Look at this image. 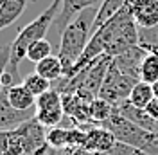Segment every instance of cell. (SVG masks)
Masks as SVG:
<instances>
[{"label":"cell","instance_id":"6da1fadb","mask_svg":"<svg viewBox=\"0 0 158 155\" xmlns=\"http://www.w3.org/2000/svg\"><path fill=\"white\" fill-rule=\"evenodd\" d=\"M63 6V0H52L49 7L45 11H41L36 18L32 20L31 24H27L25 27H22L16 34V38L9 43V63H7V74L13 78L15 83H22L20 81V74L18 69L22 60L27 58V51L29 47L38 42V40L45 38L49 27L56 22L59 15V9Z\"/></svg>","mask_w":158,"mask_h":155},{"label":"cell","instance_id":"7a4b0ae2","mask_svg":"<svg viewBox=\"0 0 158 155\" xmlns=\"http://www.w3.org/2000/svg\"><path fill=\"white\" fill-rule=\"evenodd\" d=\"M95 13H97V9H94V7L85 9L61 33L58 56L65 67V76H69V72L79 61V58L83 56L85 49L88 45L90 38H92V25H94Z\"/></svg>","mask_w":158,"mask_h":155},{"label":"cell","instance_id":"3957f363","mask_svg":"<svg viewBox=\"0 0 158 155\" xmlns=\"http://www.w3.org/2000/svg\"><path fill=\"white\" fill-rule=\"evenodd\" d=\"M135 83H137V79L122 74L113 63H110L106 78L102 81V87L99 90L97 97L111 103L113 107H118L122 101H126L129 97V92H131V88H133Z\"/></svg>","mask_w":158,"mask_h":155},{"label":"cell","instance_id":"277c9868","mask_svg":"<svg viewBox=\"0 0 158 155\" xmlns=\"http://www.w3.org/2000/svg\"><path fill=\"white\" fill-rule=\"evenodd\" d=\"M16 130H18L20 137H22L25 155H45L47 153V148H50V146L47 143L45 126L40 125L34 117L29 119V121H25V123H22Z\"/></svg>","mask_w":158,"mask_h":155},{"label":"cell","instance_id":"5b68a950","mask_svg":"<svg viewBox=\"0 0 158 155\" xmlns=\"http://www.w3.org/2000/svg\"><path fill=\"white\" fill-rule=\"evenodd\" d=\"M36 114V110H16L9 103L7 97V87L2 88L0 92V132H7V130H15L18 128L22 123L32 119Z\"/></svg>","mask_w":158,"mask_h":155},{"label":"cell","instance_id":"8992f818","mask_svg":"<svg viewBox=\"0 0 158 155\" xmlns=\"http://www.w3.org/2000/svg\"><path fill=\"white\" fill-rule=\"evenodd\" d=\"M128 7L138 29H149L158 24V0H128Z\"/></svg>","mask_w":158,"mask_h":155},{"label":"cell","instance_id":"52a82bcc","mask_svg":"<svg viewBox=\"0 0 158 155\" xmlns=\"http://www.w3.org/2000/svg\"><path fill=\"white\" fill-rule=\"evenodd\" d=\"M146 49H142L140 45H135V47L124 51L122 54H118L115 58H111V63L126 76L133 78L140 81V65H142V60L146 56Z\"/></svg>","mask_w":158,"mask_h":155},{"label":"cell","instance_id":"ba28073f","mask_svg":"<svg viewBox=\"0 0 158 155\" xmlns=\"http://www.w3.org/2000/svg\"><path fill=\"white\" fill-rule=\"evenodd\" d=\"M101 2L102 0H63V6H61L59 15L56 18L59 34L65 31V27L72 20L76 18V15L83 13L85 9H90V7H97V6H101Z\"/></svg>","mask_w":158,"mask_h":155},{"label":"cell","instance_id":"9c48e42d","mask_svg":"<svg viewBox=\"0 0 158 155\" xmlns=\"http://www.w3.org/2000/svg\"><path fill=\"white\" fill-rule=\"evenodd\" d=\"M117 143L115 135L104 126H92L86 130V141H85V148L90 153H97V152H106L111 146Z\"/></svg>","mask_w":158,"mask_h":155},{"label":"cell","instance_id":"30bf717a","mask_svg":"<svg viewBox=\"0 0 158 155\" xmlns=\"http://www.w3.org/2000/svg\"><path fill=\"white\" fill-rule=\"evenodd\" d=\"M117 108V112L120 114V116H124L128 121H131V123H135V125L142 126V128H146V130H149V132H156V126L158 123L155 121V119H151V117L148 116V112H146V108H137L133 107L131 103H129L128 99L126 101H122Z\"/></svg>","mask_w":158,"mask_h":155},{"label":"cell","instance_id":"8fae6325","mask_svg":"<svg viewBox=\"0 0 158 155\" xmlns=\"http://www.w3.org/2000/svg\"><path fill=\"white\" fill-rule=\"evenodd\" d=\"M32 0H0V31L11 27Z\"/></svg>","mask_w":158,"mask_h":155},{"label":"cell","instance_id":"7c38bea8","mask_svg":"<svg viewBox=\"0 0 158 155\" xmlns=\"http://www.w3.org/2000/svg\"><path fill=\"white\" fill-rule=\"evenodd\" d=\"M128 4V0H102L101 6L97 7V13H95V18H94V25H92V34L102 27L108 20H111L118 11L122 9L124 6Z\"/></svg>","mask_w":158,"mask_h":155},{"label":"cell","instance_id":"4fadbf2b","mask_svg":"<svg viewBox=\"0 0 158 155\" xmlns=\"http://www.w3.org/2000/svg\"><path fill=\"white\" fill-rule=\"evenodd\" d=\"M7 97H9V103L16 110H32L36 107V97L23 87V83L11 85L7 88Z\"/></svg>","mask_w":158,"mask_h":155},{"label":"cell","instance_id":"5bb4252c","mask_svg":"<svg viewBox=\"0 0 158 155\" xmlns=\"http://www.w3.org/2000/svg\"><path fill=\"white\" fill-rule=\"evenodd\" d=\"M36 72L40 76H43L45 79H49L50 83L65 78V67H63L59 56H54V54H50L49 58H45V60H41L40 63H36Z\"/></svg>","mask_w":158,"mask_h":155},{"label":"cell","instance_id":"9a60e30c","mask_svg":"<svg viewBox=\"0 0 158 155\" xmlns=\"http://www.w3.org/2000/svg\"><path fill=\"white\" fill-rule=\"evenodd\" d=\"M153 97H155L153 85H149L146 81H137L133 85V88H131V92H129L128 101L137 108H146L153 101Z\"/></svg>","mask_w":158,"mask_h":155},{"label":"cell","instance_id":"2e32d148","mask_svg":"<svg viewBox=\"0 0 158 155\" xmlns=\"http://www.w3.org/2000/svg\"><path fill=\"white\" fill-rule=\"evenodd\" d=\"M113 112H115V107L101 97H95L90 103V121L95 126H102V123H106Z\"/></svg>","mask_w":158,"mask_h":155},{"label":"cell","instance_id":"e0dca14e","mask_svg":"<svg viewBox=\"0 0 158 155\" xmlns=\"http://www.w3.org/2000/svg\"><path fill=\"white\" fill-rule=\"evenodd\" d=\"M140 81L149 85L158 81V52H146L140 65Z\"/></svg>","mask_w":158,"mask_h":155},{"label":"cell","instance_id":"ac0fdd59","mask_svg":"<svg viewBox=\"0 0 158 155\" xmlns=\"http://www.w3.org/2000/svg\"><path fill=\"white\" fill-rule=\"evenodd\" d=\"M22 83H23V87L27 88L34 97L45 94L47 90H50V85H52L49 79H45L43 76H40L38 72H31V74H27V76L23 78Z\"/></svg>","mask_w":158,"mask_h":155},{"label":"cell","instance_id":"d6986e66","mask_svg":"<svg viewBox=\"0 0 158 155\" xmlns=\"http://www.w3.org/2000/svg\"><path fill=\"white\" fill-rule=\"evenodd\" d=\"M47 143L50 148L54 150H65L70 146V126L63 128V126H56L50 128L47 132Z\"/></svg>","mask_w":158,"mask_h":155},{"label":"cell","instance_id":"ffe728a7","mask_svg":"<svg viewBox=\"0 0 158 155\" xmlns=\"http://www.w3.org/2000/svg\"><path fill=\"white\" fill-rule=\"evenodd\" d=\"M65 117V108H50V110H36L34 119L45 128H56L59 126L61 119Z\"/></svg>","mask_w":158,"mask_h":155},{"label":"cell","instance_id":"44dd1931","mask_svg":"<svg viewBox=\"0 0 158 155\" xmlns=\"http://www.w3.org/2000/svg\"><path fill=\"white\" fill-rule=\"evenodd\" d=\"M50 108H63V96L56 88H50L45 94L36 97V110H50Z\"/></svg>","mask_w":158,"mask_h":155},{"label":"cell","instance_id":"7402d4cb","mask_svg":"<svg viewBox=\"0 0 158 155\" xmlns=\"http://www.w3.org/2000/svg\"><path fill=\"white\" fill-rule=\"evenodd\" d=\"M50 54H52V45H50V42L47 38H41V40H38V42H34L29 47V51H27V60H29V61H34V63H40L41 60L49 58Z\"/></svg>","mask_w":158,"mask_h":155},{"label":"cell","instance_id":"603a6c76","mask_svg":"<svg viewBox=\"0 0 158 155\" xmlns=\"http://www.w3.org/2000/svg\"><path fill=\"white\" fill-rule=\"evenodd\" d=\"M138 45L148 52H158V24L149 29H138Z\"/></svg>","mask_w":158,"mask_h":155},{"label":"cell","instance_id":"cb8c5ba5","mask_svg":"<svg viewBox=\"0 0 158 155\" xmlns=\"http://www.w3.org/2000/svg\"><path fill=\"white\" fill-rule=\"evenodd\" d=\"M92 155H148V153H144V152H140V150L133 148V146L124 144V143H118L117 141L110 150H106V152H97V153H92Z\"/></svg>","mask_w":158,"mask_h":155},{"label":"cell","instance_id":"d4e9b609","mask_svg":"<svg viewBox=\"0 0 158 155\" xmlns=\"http://www.w3.org/2000/svg\"><path fill=\"white\" fill-rule=\"evenodd\" d=\"M7 63H9V45L4 47V49H0V92H2V88H4L2 79H4L6 70H7Z\"/></svg>","mask_w":158,"mask_h":155},{"label":"cell","instance_id":"484cf974","mask_svg":"<svg viewBox=\"0 0 158 155\" xmlns=\"http://www.w3.org/2000/svg\"><path fill=\"white\" fill-rule=\"evenodd\" d=\"M63 155H92L85 146H69L63 150Z\"/></svg>","mask_w":158,"mask_h":155},{"label":"cell","instance_id":"4316f807","mask_svg":"<svg viewBox=\"0 0 158 155\" xmlns=\"http://www.w3.org/2000/svg\"><path fill=\"white\" fill-rule=\"evenodd\" d=\"M146 112H148V116L151 119H155L158 123V97H153V101L146 107Z\"/></svg>","mask_w":158,"mask_h":155},{"label":"cell","instance_id":"83f0119b","mask_svg":"<svg viewBox=\"0 0 158 155\" xmlns=\"http://www.w3.org/2000/svg\"><path fill=\"white\" fill-rule=\"evenodd\" d=\"M7 134H9V130L7 132H0V155H6V148H7Z\"/></svg>","mask_w":158,"mask_h":155},{"label":"cell","instance_id":"f1b7e54d","mask_svg":"<svg viewBox=\"0 0 158 155\" xmlns=\"http://www.w3.org/2000/svg\"><path fill=\"white\" fill-rule=\"evenodd\" d=\"M153 94H155V97H158V81L153 83Z\"/></svg>","mask_w":158,"mask_h":155},{"label":"cell","instance_id":"f546056e","mask_svg":"<svg viewBox=\"0 0 158 155\" xmlns=\"http://www.w3.org/2000/svg\"><path fill=\"white\" fill-rule=\"evenodd\" d=\"M155 135H156V139H158V126H156V132H155Z\"/></svg>","mask_w":158,"mask_h":155}]
</instances>
